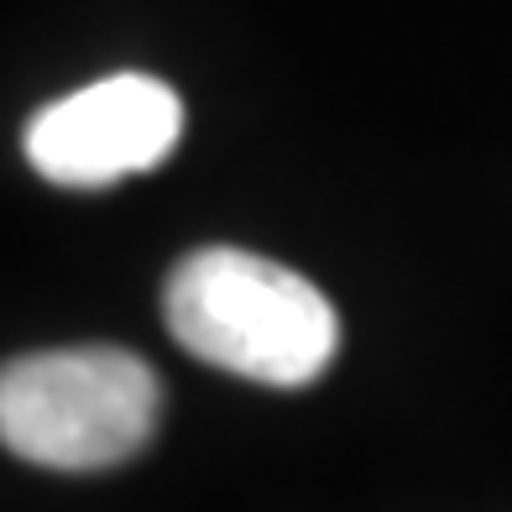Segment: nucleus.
<instances>
[{
    "mask_svg": "<svg viewBox=\"0 0 512 512\" xmlns=\"http://www.w3.org/2000/svg\"><path fill=\"white\" fill-rule=\"evenodd\" d=\"M162 319L204 366L309 387L340 351V319L304 272L241 246H199L162 283Z\"/></svg>",
    "mask_w": 512,
    "mask_h": 512,
    "instance_id": "f257e3e1",
    "label": "nucleus"
},
{
    "mask_svg": "<svg viewBox=\"0 0 512 512\" xmlns=\"http://www.w3.org/2000/svg\"><path fill=\"white\" fill-rule=\"evenodd\" d=\"M183 136V100L152 74H110L42 105L27 126V162L58 189H110L152 173Z\"/></svg>",
    "mask_w": 512,
    "mask_h": 512,
    "instance_id": "7ed1b4c3",
    "label": "nucleus"
},
{
    "mask_svg": "<svg viewBox=\"0 0 512 512\" xmlns=\"http://www.w3.org/2000/svg\"><path fill=\"white\" fill-rule=\"evenodd\" d=\"M157 371L121 345L16 356L0 377V439L42 471H110L157 434Z\"/></svg>",
    "mask_w": 512,
    "mask_h": 512,
    "instance_id": "f03ea898",
    "label": "nucleus"
}]
</instances>
